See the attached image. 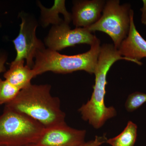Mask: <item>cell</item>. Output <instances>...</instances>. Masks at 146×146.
<instances>
[{
	"label": "cell",
	"instance_id": "ac0fdd59",
	"mask_svg": "<svg viewBox=\"0 0 146 146\" xmlns=\"http://www.w3.org/2000/svg\"><path fill=\"white\" fill-rule=\"evenodd\" d=\"M24 146H39L38 145H37L35 143H33V144H29V145H25Z\"/></svg>",
	"mask_w": 146,
	"mask_h": 146
},
{
	"label": "cell",
	"instance_id": "9a60e30c",
	"mask_svg": "<svg viewBox=\"0 0 146 146\" xmlns=\"http://www.w3.org/2000/svg\"><path fill=\"white\" fill-rule=\"evenodd\" d=\"M107 139L105 135L101 136H96L94 139L85 142L80 146H100L106 143Z\"/></svg>",
	"mask_w": 146,
	"mask_h": 146
},
{
	"label": "cell",
	"instance_id": "7c38bea8",
	"mask_svg": "<svg viewBox=\"0 0 146 146\" xmlns=\"http://www.w3.org/2000/svg\"><path fill=\"white\" fill-rule=\"evenodd\" d=\"M25 60L12 61L3 76L5 80L21 90L29 86L35 77L32 69L25 65Z\"/></svg>",
	"mask_w": 146,
	"mask_h": 146
},
{
	"label": "cell",
	"instance_id": "ba28073f",
	"mask_svg": "<svg viewBox=\"0 0 146 146\" xmlns=\"http://www.w3.org/2000/svg\"><path fill=\"white\" fill-rule=\"evenodd\" d=\"M86 131L67 124L45 128L36 144L39 146H80L85 143Z\"/></svg>",
	"mask_w": 146,
	"mask_h": 146
},
{
	"label": "cell",
	"instance_id": "30bf717a",
	"mask_svg": "<svg viewBox=\"0 0 146 146\" xmlns=\"http://www.w3.org/2000/svg\"><path fill=\"white\" fill-rule=\"evenodd\" d=\"M134 12L130 13V28L126 38L121 43L118 49L120 54L139 65L143 63L141 60L146 58V41L140 34L134 24Z\"/></svg>",
	"mask_w": 146,
	"mask_h": 146
},
{
	"label": "cell",
	"instance_id": "5bb4252c",
	"mask_svg": "<svg viewBox=\"0 0 146 146\" xmlns=\"http://www.w3.org/2000/svg\"><path fill=\"white\" fill-rule=\"evenodd\" d=\"M20 91L7 80L0 78V106L12 101Z\"/></svg>",
	"mask_w": 146,
	"mask_h": 146
},
{
	"label": "cell",
	"instance_id": "3957f363",
	"mask_svg": "<svg viewBox=\"0 0 146 146\" xmlns=\"http://www.w3.org/2000/svg\"><path fill=\"white\" fill-rule=\"evenodd\" d=\"M100 41L98 38L88 51L74 55L60 54L45 48L36 53L32 70L35 77L47 72L67 74L84 71L94 74L100 50Z\"/></svg>",
	"mask_w": 146,
	"mask_h": 146
},
{
	"label": "cell",
	"instance_id": "5b68a950",
	"mask_svg": "<svg viewBox=\"0 0 146 146\" xmlns=\"http://www.w3.org/2000/svg\"><path fill=\"white\" fill-rule=\"evenodd\" d=\"M131 10L129 4L121 5L119 0H108L99 20L87 29L91 33L98 31L106 33L118 49L128 34Z\"/></svg>",
	"mask_w": 146,
	"mask_h": 146
},
{
	"label": "cell",
	"instance_id": "8992f818",
	"mask_svg": "<svg viewBox=\"0 0 146 146\" xmlns=\"http://www.w3.org/2000/svg\"><path fill=\"white\" fill-rule=\"evenodd\" d=\"M18 16L21 23L19 34L12 41L17 54L13 61L25 60L26 65L33 69L36 52L46 46L36 36V29L39 23L35 16L24 11L20 12Z\"/></svg>",
	"mask_w": 146,
	"mask_h": 146
},
{
	"label": "cell",
	"instance_id": "7a4b0ae2",
	"mask_svg": "<svg viewBox=\"0 0 146 146\" xmlns=\"http://www.w3.org/2000/svg\"><path fill=\"white\" fill-rule=\"evenodd\" d=\"M129 61L121 56L113 44H104L100 50L94 74L95 84L91 99L78 109L82 118L96 129L101 127L106 122L117 115L113 106L105 104L106 87L108 84V73L113 64L118 60Z\"/></svg>",
	"mask_w": 146,
	"mask_h": 146
},
{
	"label": "cell",
	"instance_id": "ffe728a7",
	"mask_svg": "<svg viewBox=\"0 0 146 146\" xmlns=\"http://www.w3.org/2000/svg\"><path fill=\"white\" fill-rule=\"evenodd\" d=\"M0 146H6L4 145H0Z\"/></svg>",
	"mask_w": 146,
	"mask_h": 146
},
{
	"label": "cell",
	"instance_id": "e0dca14e",
	"mask_svg": "<svg viewBox=\"0 0 146 146\" xmlns=\"http://www.w3.org/2000/svg\"><path fill=\"white\" fill-rule=\"evenodd\" d=\"M143 6L141 9L142 12L141 21L143 25L146 26V0H143Z\"/></svg>",
	"mask_w": 146,
	"mask_h": 146
},
{
	"label": "cell",
	"instance_id": "2e32d148",
	"mask_svg": "<svg viewBox=\"0 0 146 146\" xmlns=\"http://www.w3.org/2000/svg\"><path fill=\"white\" fill-rule=\"evenodd\" d=\"M7 56L5 53L0 52V74L5 72L6 70L5 63L7 60Z\"/></svg>",
	"mask_w": 146,
	"mask_h": 146
},
{
	"label": "cell",
	"instance_id": "277c9868",
	"mask_svg": "<svg viewBox=\"0 0 146 146\" xmlns=\"http://www.w3.org/2000/svg\"><path fill=\"white\" fill-rule=\"evenodd\" d=\"M45 128L27 115L4 108L0 115V145L24 146L36 143Z\"/></svg>",
	"mask_w": 146,
	"mask_h": 146
},
{
	"label": "cell",
	"instance_id": "9c48e42d",
	"mask_svg": "<svg viewBox=\"0 0 146 146\" xmlns=\"http://www.w3.org/2000/svg\"><path fill=\"white\" fill-rule=\"evenodd\" d=\"M106 1L75 0L73 1L72 21L76 28H87L99 20Z\"/></svg>",
	"mask_w": 146,
	"mask_h": 146
},
{
	"label": "cell",
	"instance_id": "52a82bcc",
	"mask_svg": "<svg viewBox=\"0 0 146 146\" xmlns=\"http://www.w3.org/2000/svg\"><path fill=\"white\" fill-rule=\"evenodd\" d=\"M98 38L87 28L71 29L69 24L64 21L60 25L52 26L44 43L47 48L58 52L76 45L86 44L92 46Z\"/></svg>",
	"mask_w": 146,
	"mask_h": 146
},
{
	"label": "cell",
	"instance_id": "d6986e66",
	"mask_svg": "<svg viewBox=\"0 0 146 146\" xmlns=\"http://www.w3.org/2000/svg\"><path fill=\"white\" fill-rule=\"evenodd\" d=\"M2 27V24H1V23H0V28Z\"/></svg>",
	"mask_w": 146,
	"mask_h": 146
},
{
	"label": "cell",
	"instance_id": "4fadbf2b",
	"mask_svg": "<svg viewBox=\"0 0 146 146\" xmlns=\"http://www.w3.org/2000/svg\"><path fill=\"white\" fill-rule=\"evenodd\" d=\"M137 129L136 124L129 121L121 133L107 139L106 143L111 146H134L137 139Z\"/></svg>",
	"mask_w": 146,
	"mask_h": 146
},
{
	"label": "cell",
	"instance_id": "6da1fadb",
	"mask_svg": "<svg viewBox=\"0 0 146 146\" xmlns=\"http://www.w3.org/2000/svg\"><path fill=\"white\" fill-rule=\"evenodd\" d=\"M51 89L50 84H31L21 90L4 108L27 115L45 128L64 124L66 115L60 108L59 98L52 96Z\"/></svg>",
	"mask_w": 146,
	"mask_h": 146
},
{
	"label": "cell",
	"instance_id": "8fae6325",
	"mask_svg": "<svg viewBox=\"0 0 146 146\" xmlns=\"http://www.w3.org/2000/svg\"><path fill=\"white\" fill-rule=\"evenodd\" d=\"M36 5L40 9L39 23L43 28L50 25H60L64 21L69 24L72 21L71 13L67 10L65 0H55L50 8L45 7L39 1Z\"/></svg>",
	"mask_w": 146,
	"mask_h": 146
}]
</instances>
